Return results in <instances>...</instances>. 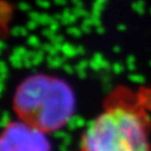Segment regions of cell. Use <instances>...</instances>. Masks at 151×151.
<instances>
[{"instance_id": "obj_1", "label": "cell", "mask_w": 151, "mask_h": 151, "mask_svg": "<svg viewBox=\"0 0 151 151\" xmlns=\"http://www.w3.org/2000/svg\"><path fill=\"white\" fill-rule=\"evenodd\" d=\"M151 119L147 108L118 105L92 121L82 151H151Z\"/></svg>"}, {"instance_id": "obj_3", "label": "cell", "mask_w": 151, "mask_h": 151, "mask_svg": "<svg viewBox=\"0 0 151 151\" xmlns=\"http://www.w3.org/2000/svg\"><path fill=\"white\" fill-rule=\"evenodd\" d=\"M0 151H48V143L40 130L27 123H14L0 135Z\"/></svg>"}, {"instance_id": "obj_2", "label": "cell", "mask_w": 151, "mask_h": 151, "mask_svg": "<svg viewBox=\"0 0 151 151\" xmlns=\"http://www.w3.org/2000/svg\"><path fill=\"white\" fill-rule=\"evenodd\" d=\"M17 110L25 123L38 130L55 129L65 121L70 99L65 87L47 80L25 84L16 99Z\"/></svg>"}]
</instances>
